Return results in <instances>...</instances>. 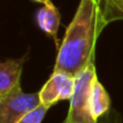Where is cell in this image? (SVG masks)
<instances>
[{"label": "cell", "instance_id": "1", "mask_svg": "<svg viewBox=\"0 0 123 123\" xmlns=\"http://www.w3.org/2000/svg\"><path fill=\"white\" fill-rule=\"evenodd\" d=\"M94 0H80L57 49L54 71L78 75L94 62L96 44L105 28Z\"/></svg>", "mask_w": 123, "mask_h": 123}, {"label": "cell", "instance_id": "2", "mask_svg": "<svg viewBox=\"0 0 123 123\" xmlns=\"http://www.w3.org/2000/svg\"><path fill=\"white\" fill-rule=\"evenodd\" d=\"M97 78L94 62L90 63L85 69L75 75V86L72 98L69 99V109L66 117L67 123H98L91 112V90Z\"/></svg>", "mask_w": 123, "mask_h": 123}, {"label": "cell", "instance_id": "3", "mask_svg": "<svg viewBox=\"0 0 123 123\" xmlns=\"http://www.w3.org/2000/svg\"><path fill=\"white\" fill-rule=\"evenodd\" d=\"M41 104L38 92L26 93L22 87L1 97L0 123H17Z\"/></svg>", "mask_w": 123, "mask_h": 123}, {"label": "cell", "instance_id": "4", "mask_svg": "<svg viewBox=\"0 0 123 123\" xmlns=\"http://www.w3.org/2000/svg\"><path fill=\"white\" fill-rule=\"evenodd\" d=\"M74 75L61 71H53V74L38 92L40 102L42 105L50 108L60 100L71 99L74 92Z\"/></svg>", "mask_w": 123, "mask_h": 123}, {"label": "cell", "instance_id": "5", "mask_svg": "<svg viewBox=\"0 0 123 123\" xmlns=\"http://www.w3.org/2000/svg\"><path fill=\"white\" fill-rule=\"evenodd\" d=\"M26 56L19 59H10L0 62V96L4 97L12 91L22 87L20 78L23 73V66Z\"/></svg>", "mask_w": 123, "mask_h": 123}, {"label": "cell", "instance_id": "6", "mask_svg": "<svg viewBox=\"0 0 123 123\" xmlns=\"http://www.w3.org/2000/svg\"><path fill=\"white\" fill-rule=\"evenodd\" d=\"M60 22H61L60 11L51 1L48 4H44L36 12L37 26L44 34H47L49 37H51L54 40L57 49L60 47V43L57 40V30L60 26Z\"/></svg>", "mask_w": 123, "mask_h": 123}, {"label": "cell", "instance_id": "7", "mask_svg": "<svg viewBox=\"0 0 123 123\" xmlns=\"http://www.w3.org/2000/svg\"><path fill=\"white\" fill-rule=\"evenodd\" d=\"M91 112L92 116L98 121L100 117L106 115L111 110V99L104 86L100 84L98 77L94 79L91 90Z\"/></svg>", "mask_w": 123, "mask_h": 123}, {"label": "cell", "instance_id": "8", "mask_svg": "<svg viewBox=\"0 0 123 123\" xmlns=\"http://www.w3.org/2000/svg\"><path fill=\"white\" fill-rule=\"evenodd\" d=\"M102 19L108 26L110 23L123 20V0H94Z\"/></svg>", "mask_w": 123, "mask_h": 123}, {"label": "cell", "instance_id": "9", "mask_svg": "<svg viewBox=\"0 0 123 123\" xmlns=\"http://www.w3.org/2000/svg\"><path fill=\"white\" fill-rule=\"evenodd\" d=\"M48 110H49V108L40 104L37 108H35L30 112H28L22 120H19L17 123H42Z\"/></svg>", "mask_w": 123, "mask_h": 123}, {"label": "cell", "instance_id": "10", "mask_svg": "<svg viewBox=\"0 0 123 123\" xmlns=\"http://www.w3.org/2000/svg\"><path fill=\"white\" fill-rule=\"evenodd\" d=\"M98 123H122V118L117 111L110 110L106 115H104L98 120Z\"/></svg>", "mask_w": 123, "mask_h": 123}, {"label": "cell", "instance_id": "11", "mask_svg": "<svg viewBox=\"0 0 123 123\" xmlns=\"http://www.w3.org/2000/svg\"><path fill=\"white\" fill-rule=\"evenodd\" d=\"M32 1H35V2H40V4H42V5H44V4L50 2L51 0H32Z\"/></svg>", "mask_w": 123, "mask_h": 123}, {"label": "cell", "instance_id": "12", "mask_svg": "<svg viewBox=\"0 0 123 123\" xmlns=\"http://www.w3.org/2000/svg\"><path fill=\"white\" fill-rule=\"evenodd\" d=\"M62 123H67V122H66V121H63V122H62Z\"/></svg>", "mask_w": 123, "mask_h": 123}, {"label": "cell", "instance_id": "13", "mask_svg": "<svg viewBox=\"0 0 123 123\" xmlns=\"http://www.w3.org/2000/svg\"><path fill=\"white\" fill-rule=\"evenodd\" d=\"M0 99H1V96H0Z\"/></svg>", "mask_w": 123, "mask_h": 123}]
</instances>
